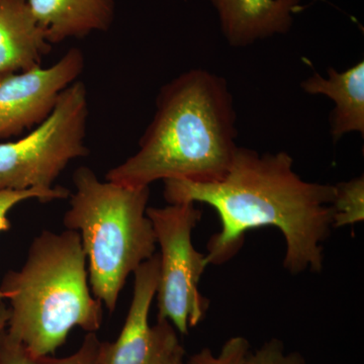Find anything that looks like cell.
I'll return each mask as SVG.
<instances>
[{"mask_svg": "<svg viewBox=\"0 0 364 364\" xmlns=\"http://www.w3.org/2000/svg\"><path fill=\"white\" fill-rule=\"evenodd\" d=\"M164 182L167 203H203L214 208L221 231L210 237L208 264H223L240 251L246 232L274 227L286 241L284 267L293 274L321 272L323 243L333 228L335 186L301 178L287 152L238 147L222 181Z\"/></svg>", "mask_w": 364, "mask_h": 364, "instance_id": "1", "label": "cell"}, {"mask_svg": "<svg viewBox=\"0 0 364 364\" xmlns=\"http://www.w3.org/2000/svg\"><path fill=\"white\" fill-rule=\"evenodd\" d=\"M236 111L227 81L191 69L166 83L139 149L107 172V181L150 186L157 181H222L238 149Z\"/></svg>", "mask_w": 364, "mask_h": 364, "instance_id": "2", "label": "cell"}, {"mask_svg": "<svg viewBox=\"0 0 364 364\" xmlns=\"http://www.w3.org/2000/svg\"><path fill=\"white\" fill-rule=\"evenodd\" d=\"M86 255L77 231H44L25 264L11 270L0 291L11 304L6 332L35 355L49 356L79 327L97 333L102 303L91 294Z\"/></svg>", "mask_w": 364, "mask_h": 364, "instance_id": "3", "label": "cell"}, {"mask_svg": "<svg viewBox=\"0 0 364 364\" xmlns=\"http://www.w3.org/2000/svg\"><path fill=\"white\" fill-rule=\"evenodd\" d=\"M73 183L75 193L63 223L80 235L91 293L114 312L131 273L156 253L146 214L150 186L102 181L86 166L74 172Z\"/></svg>", "mask_w": 364, "mask_h": 364, "instance_id": "4", "label": "cell"}, {"mask_svg": "<svg viewBox=\"0 0 364 364\" xmlns=\"http://www.w3.org/2000/svg\"><path fill=\"white\" fill-rule=\"evenodd\" d=\"M87 90L76 80L43 123L14 142L0 143V191L51 189L72 160L85 157Z\"/></svg>", "mask_w": 364, "mask_h": 364, "instance_id": "5", "label": "cell"}, {"mask_svg": "<svg viewBox=\"0 0 364 364\" xmlns=\"http://www.w3.org/2000/svg\"><path fill=\"white\" fill-rule=\"evenodd\" d=\"M159 245V282L157 287V320H167L181 334L188 335L205 318L208 299L198 284L208 267L205 254L193 244V231L202 219L195 203H168L148 207Z\"/></svg>", "mask_w": 364, "mask_h": 364, "instance_id": "6", "label": "cell"}, {"mask_svg": "<svg viewBox=\"0 0 364 364\" xmlns=\"http://www.w3.org/2000/svg\"><path fill=\"white\" fill-rule=\"evenodd\" d=\"M85 67V54L71 48L47 68L0 73V138L21 135L43 123Z\"/></svg>", "mask_w": 364, "mask_h": 364, "instance_id": "7", "label": "cell"}, {"mask_svg": "<svg viewBox=\"0 0 364 364\" xmlns=\"http://www.w3.org/2000/svg\"><path fill=\"white\" fill-rule=\"evenodd\" d=\"M159 254L134 272L133 298L119 337L102 341L98 364H161L181 345L176 329L167 320L151 326L149 313L159 282Z\"/></svg>", "mask_w": 364, "mask_h": 364, "instance_id": "8", "label": "cell"}, {"mask_svg": "<svg viewBox=\"0 0 364 364\" xmlns=\"http://www.w3.org/2000/svg\"><path fill=\"white\" fill-rule=\"evenodd\" d=\"M219 18L228 44L246 48L289 33L301 0H208Z\"/></svg>", "mask_w": 364, "mask_h": 364, "instance_id": "9", "label": "cell"}, {"mask_svg": "<svg viewBox=\"0 0 364 364\" xmlns=\"http://www.w3.org/2000/svg\"><path fill=\"white\" fill-rule=\"evenodd\" d=\"M50 44L93 32H107L116 16V0H26Z\"/></svg>", "mask_w": 364, "mask_h": 364, "instance_id": "10", "label": "cell"}, {"mask_svg": "<svg viewBox=\"0 0 364 364\" xmlns=\"http://www.w3.org/2000/svg\"><path fill=\"white\" fill-rule=\"evenodd\" d=\"M51 50L26 0H0V73L41 66Z\"/></svg>", "mask_w": 364, "mask_h": 364, "instance_id": "11", "label": "cell"}, {"mask_svg": "<svg viewBox=\"0 0 364 364\" xmlns=\"http://www.w3.org/2000/svg\"><path fill=\"white\" fill-rule=\"evenodd\" d=\"M310 95H324L334 102L330 133L334 142L351 133L364 135V62L344 71L329 68L327 76L314 73L301 82Z\"/></svg>", "mask_w": 364, "mask_h": 364, "instance_id": "12", "label": "cell"}, {"mask_svg": "<svg viewBox=\"0 0 364 364\" xmlns=\"http://www.w3.org/2000/svg\"><path fill=\"white\" fill-rule=\"evenodd\" d=\"M100 344L97 333H87L75 353L53 358L35 355L4 330L0 335V364H98Z\"/></svg>", "mask_w": 364, "mask_h": 364, "instance_id": "13", "label": "cell"}, {"mask_svg": "<svg viewBox=\"0 0 364 364\" xmlns=\"http://www.w3.org/2000/svg\"><path fill=\"white\" fill-rule=\"evenodd\" d=\"M333 228L351 226L364 220L363 176L335 184Z\"/></svg>", "mask_w": 364, "mask_h": 364, "instance_id": "14", "label": "cell"}, {"mask_svg": "<svg viewBox=\"0 0 364 364\" xmlns=\"http://www.w3.org/2000/svg\"><path fill=\"white\" fill-rule=\"evenodd\" d=\"M70 196L69 189L56 186L51 189L31 188L26 191H0V232L9 231L11 229V222L9 221V212L18 203L25 200L37 198L41 203H49L52 200H64ZM6 299V294L0 291V306L4 305Z\"/></svg>", "mask_w": 364, "mask_h": 364, "instance_id": "15", "label": "cell"}, {"mask_svg": "<svg viewBox=\"0 0 364 364\" xmlns=\"http://www.w3.org/2000/svg\"><path fill=\"white\" fill-rule=\"evenodd\" d=\"M250 344L242 336L232 337L215 356L210 348H203L188 359V364H249Z\"/></svg>", "mask_w": 364, "mask_h": 364, "instance_id": "16", "label": "cell"}, {"mask_svg": "<svg viewBox=\"0 0 364 364\" xmlns=\"http://www.w3.org/2000/svg\"><path fill=\"white\" fill-rule=\"evenodd\" d=\"M289 355L280 340L272 339L262 345L255 353H251L249 364H287Z\"/></svg>", "mask_w": 364, "mask_h": 364, "instance_id": "17", "label": "cell"}, {"mask_svg": "<svg viewBox=\"0 0 364 364\" xmlns=\"http://www.w3.org/2000/svg\"><path fill=\"white\" fill-rule=\"evenodd\" d=\"M184 355H186V351H184V348L181 344L177 347L176 350L172 351L171 353L163 360L161 364H188V363L184 361Z\"/></svg>", "mask_w": 364, "mask_h": 364, "instance_id": "18", "label": "cell"}, {"mask_svg": "<svg viewBox=\"0 0 364 364\" xmlns=\"http://www.w3.org/2000/svg\"><path fill=\"white\" fill-rule=\"evenodd\" d=\"M9 315V308H6V304H4L0 306V335L6 330Z\"/></svg>", "mask_w": 364, "mask_h": 364, "instance_id": "19", "label": "cell"}, {"mask_svg": "<svg viewBox=\"0 0 364 364\" xmlns=\"http://www.w3.org/2000/svg\"><path fill=\"white\" fill-rule=\"evenodd\" d=\"M287 364H305L304 358L301 355L296 353L289 354V361Z\"/></svg>", "mask_w": 364, "mask_h": 364, "instance_id": "20", "label": "cell"}]
</instances>
